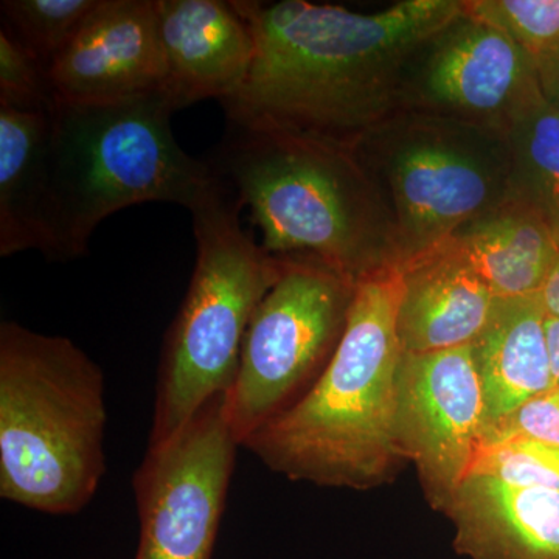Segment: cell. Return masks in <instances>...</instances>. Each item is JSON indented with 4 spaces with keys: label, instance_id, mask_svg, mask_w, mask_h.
Here are the masks:
<instances>
[{
    "label": "cell",
    "instance_id": "obj_1",
    "mask_svg": "<svg viewBox=\"0 0 559 559\" xmlns=\"http://www.w3.org/2000/svg\"><path fill=\"white\" fill-rule=\"evenodd\" d=\"M255 39L227 121L353 150L403 109L418 50L463 14V0H403L356 13L308 0H231Z\"/></svg>",
    "mask_w": 559,
    "mask_h": 559
},
{
    "label": "cell",
    "instance_id": "obj_2",
    "mask_svg": "<svg viewBox=\"0 0 559 559\" xmlns=\"http://www.w3.org/2000/svg\"><path fill=\"white\" fill-rule=\"evenodd\" d=\"M401 286L399 264L356 282L326 369L242 448L275 473L319 487L370 489L393 479L404 460L396 436Z\"/></svg>",
    "mask_w": 559,
    "mask_h": 559
},
{
    "label": "cell",
    "instance_id": "obj_3",
    "mask_svg": "<svg viewBox=\"0 0 559 559\" xmlns=\"http://www.w3.org/2000/svg\"><path fill=\"white\" fill-rule=\"evenodd\" d=\"M210 164L272 257L319 260L356 282L399 264L392 212L352 150L229 123Z\"/></svg>",
    "mask_w": 559,
    "mask_h": 559
},
{
    "label": "cell",
    "instance_id": "obj_4",
    "mask_svg": "<svg viewBox=\"0 0 559 559\" xmlns=\"http://www.w3.org/2000/svg\"><path fill=\"white\" fill-rule=\"evenodd\" d=\"M165 92L108 103L57 100L47 154L44 255L86 253L98 224L143 202L197 209L218 186L213 165L193 159L173 134Z\"/></svg>",
    "mask_w": 559,
    "mask_h": 559
},
{
    "label": "cell",
    "instance_id": "obj_5",
    "mask_svg": "<svg viewBox=\"0 0 559 559\" xmlns=\"http://www.w3.org/2000/svg\"><path fill=\"white\" fill-rule=\"evenodd\" d=\"M102 367L62 336L0 325V496L39 513L90 506L106 473Z\"/></svg>",
    "mask_w": 559,
    "mask_h": 559
},
{
    "label": "cell",
    "instance_id": "obj_6",
    "mask_svg": "<svg viewBox=\"0 0 559 559\" xmlns=\"http://www.w3.org/2000/svg\"><path fill=\"white\" fill-rule=\"evenodd\" d=\"M241 209L219 178L190 212L197 261L162 348L148 448L167 443L234 388L250 320L282 270V259L242 230Z\"/></svg>",
    "mask_w": 559,
    "mask_h": 559
},
{
    "label": "cell",
    "instance_id": "obj_7",
    "mask_svg": "<svg viewBox=\"0 0 559 559\" xmlns=\"http://www.w3.org/2000/svg\"><path fill=\"white\" fill-rule=\"evenodd\" d=\"M352 151L392 212L399 264L439 248L509 198L506 132L401 109Z\"/></svg>",
    "mask_w": 559,
    "mask_h": 559
},
{
    "label": "cell",
    "instance_id": "obj_8",
    "mask_svg": "<svg viewBox=\"0 0 559 559\" xmlns=\"http://www.w3.org/2000/svg\"><path fill=\"white\" fill-rule=\"evenodd\" d=\"M356 280L307 257L282 259L242 342L226 418L240 447L293 407L326 369L347 323Z\"/></svg>",
    "mask_w": 559,
    "mask_h": 559
},
{
    "label": "cell",
    "instance_id": "obj_9",
    "mask_svg": "<svg viewBox=\"0 0 559 559\" xmlns=\"http://www.w3.org/2000/svg\"><path fill=\"white\" fill-rule=\"evenodd\" d=\"M216 396L132 477L140 539L135 559H212L234 476L237 437Z\"/></svg>",
    "mask_w": 559,
    "mask_h": 559
},
{
    "label": "cell",
    "instance_id": "obj_10",
    "mask_svg": "<svg viewBox=\"0 0 559 559\" xmlns=\"http://www.w3.org/2000/svg\"><path fill=\"white\" fill-rule=\"evenodd\" d=\"M543 97L536 62L502 33L462 14L415 55L403 109L507 134Z\"/></svg>",
    "mask_w": 559,
    "mask_h": 559
},
{
    "label": "cell",
    "instance_id": "obj_11",
    "mask_svg": "<svg viewBox=\"0 0 559 559\" xmlns=\"http://www.w3.org/2000/svg\"><path fill=\"white\" fill-rule=\"evenodd\" d=\"M485 430V400L473 345L403 353L396 436L403 459L417 468L433 510L443 513L469 476Z\"/></svg>",
    "mask_w": 559,
    "mask_h": 559
},
{
    "label": "cell",
    "instance_id": "obj_12",
    "mask_svg": "<svg viewBox=\"0 0 559 559\" xmlns=\"http://www.w3.org/2000/svg\"><path fill=\"white\" fill-rule=\"evenodd\" d=\"M49 76L60 102H120L164 92L156 0H100L51 62Z\"/></svg>",
    "mask_w": 559,
    "mask_h": 559
},
{
    "label": "cell",
    "instance_id": "obj_13",
    "mask_svg": "<svg viewBox=\"0 0 559 559\" xmlns=\"http://www.w3.org/2000/svg\"><path fill=\"white\" fill-rule=\"evenodd\" d=\"M156 9L164 92L176 110L234 97L252 68L255 39L231 0H156Z\"/></svg>",
    "mask_w": 559,
    "mask_h": 559
},
{
    "label": "cell",
    "instance_id": "obj_14",
    "mask_svg": "<svg viewBox=\"0 0 559 559\" xmlns=\"http://www.w3.org/2000/svg\"><path fill=\"white\" fill-rule=\"evenodd\" d=\"M399 266L403 286L396 329L403 353L473 345L498 301L476 271L447 245Z\"/></svg>",
    "mask_w": 559,
    "mask_h": 559
},
{
    "label": "cell",
    "instance_id": "obj_15",
    "mask_svg": "<svg viewBox=\"0 0 559 559\" xmlns=\"http://www.w3.org/2000/svg\"><path fill=\"white\" fill-rule=\"evenodd\" d=\"M468 559H559V491L468 476L443 510Z\"/></svg>",
    "mask_w": 559,
    "mask_h": 559
},
{
    "label": "cell",
    "instance_id": "obj_16",
    "mask_svg": "<svg viewBox=\"0 0 559 559\" xmlns=\"http://www.w3.org/2000/svg\"><path fill=\"white\" fill-rule=\"evenodd\" d=\"M539 296L498 299L473 344L485 400V429L554 388ZM485 432V430H484Z\"/></svg>",
    "mask_w": 559,
    "mask_h": 559
},
{
    "label": "cell",
    "instance_id": "obj_17",
    "mask_svg": "<svg viewBox=\"0 0 559 559\" xmlns=\"http://www.w3.org/2000/svg\"><path fill=\"white\" fill-rule=\"evenodd\" d=\"M498 299L539 296L558 259L559 241L535 212L503 201L444 241Z\"/></svg>",
    "mask_w": 559,
    "mask_h": 559
},
{
    "label": "cell",
    "instance_id": "obj_18",
    "mask_svg": "<svg viewBox=\"0 0 559 559\" xmlns=\"http://www.w3.org/2000/svg\"><path fill=\"white\" fill-rule=\"evenodd\" d=\"M51 112L0 106V255L44 253Z\"/></svg>",
    "mask_w": 559,
    "mask_h": 559
},
{
    "label": "cell",
    "instance_id": "obj_19",
    "mask_svg": "<svg viewBox=\"0 0 559 559\" xmlns=\"http://www.w3.org/2000/svg\"><path fill=\"white\" fill-rule=\"evenodd\" d=\"M509 198L535 212L559 241V106L546 97L514 120L509 132Z\"/></svg>",
    "mask_w": 559,
    "mask_h": 559
},
{
    "label": "cell",
    "instance_id": "obj_20",
    "mask_svg": "<svg viewBox=\"0 0 559 559\" xmlns=\"http://www.w3.org/2000/svg\"><path fill=\"white\" fill-rule=\"evenodd\" d=\"M100 0H3L2 28L50 68Z\"/></svg>",
    "mask_w": 559,
    "mask_h": 559
},
{
    "label": "cell",
    "instance_id": "obj_21",
    "mask_svg": "<svg viewBox=\"0 0 559 559\" xmlns=\"http://www.w3.org/2000/svg\"><path fill=\"white\" fill-rule=\"evenodd\" d=\"M463 14L513 40L538 69L559 50V0H463Z\"/></svg>",
    "mask_w": 559,
    "mask_h": 559
},
{
    "label": "cell",
    "instance_id": "obj_22",
    "mask_svg": "<svg viewBox=\"0 0 559 559\" xmlns=\"http://www.w3.org/2000/svg\"><path fill=\"white\" fill-rule=\"evenodd\" d=\"M469 476L491 477L513 487L559 491V444L532 439L481 443Z\"/></svg>",
    "mask_w": 559,
    "mask_h": 559
},
{
    "label": "cell",
    "instance_id": "obj_23",
    "mask_svg": "<svg viewBox=\"0 0 559 559\" xmlns=\"http://www.w3.org/2000/svg\"><path fill=\"white\" fill-rule=\"evenodd\" d=\"M57 105L49 68L14 38L0 28V106L51 112Z\"/></svg>",
    "mask_w": 559,
    "mask_h": 559
},
{
    "label": "cell",
    "instance_id": "obj_24",
    "mask_svg": "<svg viewBox=\"0 0 559 559\" xmlns=\"http://www.w3.org/2000/svg\"><path fill=\"white\" fill-rule=\"evenodd\" d=\"M532 439L559 444V385H554L522 404L496 425L485 429L481 443Z\"/></svg>",
    "mask_w": 559,
    "mask_h": 559
},
{
    "label": "cell",
    "instance_id": "obj_25",
    "mask_svg": "<svg viewBox=\"0 0 559 559\" xmlns=\"http://www.w3.org/2000/svg\"><path fill=\"white\" fill-rule=\"evenodd\" d=\"M538 72L544 97L559 106V50L550 60L539 66Z\"/></svg>",
    "mask_w": 559,
    "mask_h": 559
},
{
    "label": "cell",
    "instance_id": "obj_26",
    "mask_svg": "<svg viewBox=\"0 0 559 559\" xmlns=\"http://www.w3.org/2000/svg\"><path fill=\"white\" fill-rule=\"evenodd\" d=\"M539 300L547 316L559 318V253L554 267H551L549 277L544 283L543 289H540Z\"/></svg>",
    "mask_w": 559,
    "mask_h": 559
},
{
    "label": "cell",
    "instance_id": "obj_27",
    "mask_svg": "<svg viewBox=\"0 0 559 559\" xmlns=\"http://www.w3.org/2000/svg\"><path fill=\"white\" fill-rule=\"evenodd\" d=\"M547 349H549L551 378L554 385H559V318H546Z\"/></svg>",
    "mask_w": 559,
    "mask_h": 559
}]
</instances>
